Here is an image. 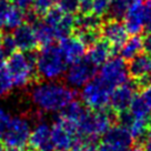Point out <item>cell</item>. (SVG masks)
Instances as JSON below:
<instances>
[{
	"label": "cell",
	"mask_w": 151,
	"mask_h": 151,
	"mask_svg": "<svg viewBox=\"0 0 151 151\" xmlns=\"http://www.w3.org/2000/svg\"><path fill=\"white\" fill-rule=\"evenodd\" d=\"M79 1V11L81 14H90L92 11L93 0H78Z\"/></svg>",
	"instance_id": "38"
},
{
	"label": "cell",
	"mask_w": 151,
	"mask_h": 151,
	"mask_svg": "<svg viewBox=\"0 0 151 151\" xmlns=\"http://www.w3.org/2000/svg\"><path fill=\"white\" fill-rule=\"evenodd\" d=\"M112 89L108 87L98 77L87 82L81 89L82 104L91 110H102L109 106L110 94Z\"/></svg>",
	"instance_id": "5"
},
{
	"label": "cell",
	"mask_w": 151,
	"mask_h": 151,
	"mask_svg": "<svg viewBox=\"0 0 151 151\" xmlns=\"http://www.w3.org/2000/svg\"><path fill=\"white\" fill-rule=\"evenodd\" d=\"M59 48L68 65L85 57L86 46L77 37L68 36L59 40Z\"/></svg>",
	"instance_id": "16"
},
{
	"label": "cell",
	"mask_w": 151,
	"mask_h": 151,
	"mask_svg": "<svg viewBox=\"0 0 151 151\" xmlns=\"http://www.w3.org/2000/svg\"><path fill=\"white\" fill-rule=\"evenodd\" d=\"M24 21V12L22 9H20L18 7H16L14 5H12L11 9L9 11L8 18L6 21L5 29L7 30H14L18 26L22 24Z\"/></svg>",
	"instance_id": "27"
},
{
	"label": "cell",
	"mask_w": 151,
	"mask_h": 151,
	"mask_svg": "<svg viewBox=\"0 0 151 151\" xmlns=\"http://www.w3.org/2000/svg\"><path fill=\"white\" fill-rule=\"evenodd\" d=\"M129 149L124 148V147L116 146V145H111V143H107V142L102 141L100 143V146L98 147V150L99 151H128Z\"/></svg>",
	"instance_id": "37"
},
{
	"label": "cell",
	"mask_w": 151,
	"mask_h": 151,
	"mask_svg": "<svg viewBox=\"0 0 151 151\" xmlns=\"http://www.w3.org/2000/svg\"><path fill=\"white\" fill-rule=\"evenodd\" d=\"M12 87H14V83L6 68L0 70V98L8 96L10 91L12 90Z\"/></svg>",
	"instance_id": "29"
},
{
	"label": "cell",
	"mask_w": 151,
	"mask_h": 151,
	"mask_svg": "<svg viewBox=\"0 0 151 151\" xmlns=\"http://www.w3.org/2000/svg\"><path fill=\"white\" fill-rule=\"evenodd\" d=\"M129 1H131V2H132V1H134V0H129Z\"/></svg>",
	"instance_id": "49"
},
{
	"label": "cell",
	"mask_w": 151,
	"mask_h": 151,
	"mask_svg": "<svg viewBox=\"0 0 151 151\" xmlns=\"http://www.w3.org/2000/svg\"><path fill=\"white\" fill-rule=\"evenodd\" d=\"M140 146L143 148L145 151H151V129L150 131H149V133L147 134V137L143 139V141L141 142Z\"/></svg>",
	"instance_id": "42"
},
{
	"label": "cell",
	"mask_w": 151,
	"mask_h": 151,
	"mask_svg": "<svg viewBox=\"0 0 151 151\" xmlns=\"http://www.w3.org/2000/svg\"><path fill=\"white\" fill-rule=\"evenodd\" d=\"M76 37L86 47H90L99 40L100 29H76Z\"/></svg>",
	"instance_id": "25"
},
{
	"label": "cell",
	"mask_w": 151,
	"mask_h": 151,
	"mask_svg": "<svg viewBox=\"0 0 151 151\" xmlns=\"http://www.w3.org/2000/svg\"><path fill=\"white\" fill-rule=\"evenodd\" d=\"M11 7H12V4H10L8 0H0V30L5 29L6 21Z\"/></svg>",
	"instance_id": "32"
},
{
	"label": "cell",
	"mask_w": 151,
	"mask_h": 151,
	"mask_svg": "<svg viewBox=\"0 0 151 151\" xmlns=\"http://www.w3.org/2000/svg\"><path fill=\"white\" fill-rule=\"evenodd\" d=\"M6 151H24V149H18V148H8Z\"/></svg>",
	"instance_id": "45"
},
{
	"label": "cell",
	"mask_w": 151,
	"mask_h": 151,
	"mask_svg": "<svg viewBox=\"0 0 151 151\" xmlns=\"http://www.w3.org/2000/svg\"><path fill=\"white\" fill-rule=\"evenodd\" d=\"M141 97L145 99V101L150 106V108H151V85H149L148 87L142 89Z\"/></svg>",
	"instance_id": "41"
},
{
	"label": "cell",
	"mask_w": 151,
	"mask_h": 151,
	"mask_svg": "<svg viewBox=\"0 0 151 151\" xmlns=\"http://www.w3.org/2000/svg\"><path fill=\"white\" fill-rule=\"evenodd\" d=\"M101 24V18L92 12L75 17V29H100Z\"/></svg>",
	"instance_id": "24"
},
{
	"label": "cell",
	"mask_w": 151,
	"mask_h": 151,
	"mask_svg": "<svg viewBox=\"0 0 151 151\" xmlns=\"http://www.w3.org/2000/svg\"><path fill=\"white\" fill-rule=\"evenodd\" d=\"M118 51L123 60H131L132 58L143 51L142 37L139 35H131V37L128 38L122 43V46L119 48Z\"/></svg>",
	"instance_id": "19"
},
{
	"label": "cell",
	"mask_w": 151,
	"mask_h": 151,
	"mask_svg": "<svg viewBox=\"0 0 151 151\" xmlns=\"http://www.w3.org/2000/svg\"><path fill=\"white\" fill-rule=\"evenodd\" d=\"M142 47L143 52L151 56V33H147L145 37H142Z\"/></svg>",
	"instance_id": "39"
},
{
	"label": "cell",
	"mask_w": 151,
	"mask_h": 151,
	"mask_svg": "<svg viewBox=\"0 0 151 151\" xmlns=\"http://www.w3.org/2000/svg\"><path fill=\"white\" fill-rule=\"evenodd\" d=\"M30 132L31 126L28 119L26 117H14L10 119L1 140L7 148L24 149L28 145Z\"/></svg>",
	"instance_id": "7"
},
{
	"label": "cell",
	"mask_w": 151,
	"mask_h": 151,
	"mask_svg": "<svg viewBox=\"0 0 151 151\" xmlns=\"http://www.w3.org/2000/svg\"><path fill=\"white\" fill-rule=\"evenodd\" d=\"M128 35L129 33L124 24L118 19L109 18L100 26V36H102L114 50H119V48L128 39Z\"/></svg>",
	"instance_id": "13"
},
{
	"label": "cell",
	"mask_w": 151,
	"mask_h": 151,
	"mask_svg": "<svg viewBox=\"0 0 151 151\" xmlns=\"http://www.w3.org/2000/svg\"><path fill=\"white\" fill-rule=\"evenodd\" d=\"M0 151H6V147L4 146L2 142H0Z\"/></svg>",
	"instance_id": "47"
},
{
	"label": "cell",
	"mask_w": 151,
	"mask_h": 151,
	"mask_svg": "<svg viewBox=\"0 0 151 151\" xmlns=\"http://www.w3.org/2000/svg\"><path fill=\"white\" fill-rule=\"evenodd\" d=\"M66 59L58 45L42 46L36 55V73L42 80H58L67 70Z\"/></svg>",
	"instance_id": "3"
},
{
	"label": "cell",
	"mask_w": 151,
	"mask_h": 151,
	"mask_svg": "<svg viewBox=\"0 0 151 151\" xmlns=\"http://www.w3.org/2000/svg\"><path fill=\"white\" fill-rule=\"evenodd\" d=\"M32 1L33 0H12L14 5L22 10L29 9L31 7V5H32Z\"/></svg>",
	"instance_id": "40"
},
{
	"label": "cell",
	"mask_w": 151,
	"mask_h": 151,
	"mask_svg": "<svg viewBox=\"0 0 151 151\" xmlns=\"http://www.w3.org/2000/svg\"><path fill=\"white\" fill-rule=\"evenodd\" d=\"M58 8L65 14H73L79 11V1L78 0H56Z\"/></svg>",
	"instance_id": "30"
},
{
	"label": "cell",
	"mask_w": 151,
	"mask_h": 151,
	"mask_svg": "<svg viewBox=\"0 0 151 151\" xmlns=\"http://www.w3.org/2000/svg\"><path fill=\"white\" fill-rule=\"evenodd\" d=\"M86 111H87V109L85 108V104L82 102L77 101V100H72L60 111L61 112L60 117L67 121L76 124L80 120L81 117L85 114Z\"/></svg>",
	"instance_id": "20"
},
{
	"label": "cell",
	"mask_w": 151,
	"mask_h": 151,
	"mask_svg": "<svg viewBox=\"0 0 151 151\" xmlns=\"http://www.w3.org/2000/svg\"><path fill=\"white\" fill-rule=\"evenodd\" d=\"M147 122H148V126H149V128L151 129V111H150V114H149L148 119H147Z\"/></svg>",
	"instance_id": "46"
},
{
	"label": "cell",
	"mask_w": 151,
	"mask_h": 151,
	"mask_svg": "<svg viewBox=\"0 0 151 151\" xmlns=\"http://www.w3.org/2000/svg\"><path fill=\"white\" fill-rule=\"evenodd\" d=\"M102 142L121 146L129 149L133 146L134 141L126 128H123L120 124H117V126H111L102 134Z\"/></svg>",
	"instance_id": "17"
},
{
	"label": "cell",
	"mask_w": 151,
	"mask_h": 151,
	"mask_svg": "<svg viewBox=\"0 0 151 151\" xmlns=\"http://www.w3.org/2000/svg\"><path fill=\"white\" fill-rule=\"evenodd\" d=\"M28 143L38 151H56L51 138V127L46 121H39L31 129Z\"/></svg>",
	"instance_id": "14"
},
{
	"label": "cell",
	"mask_w": 151,
	"mask_h": 151,
	"mask_svg": "<svg viewBox=\"0 0 151 151\" xmlns=\"http://www.w3.org/2000/svg\"><path fill=\"white\" fill-rule=\"evenodd\" d=\"M6 67V55L0 50V70L5 69Z\"/></svg>",
	"instance_id": "43"
},
{
	"label": "cell",
	"mask_w": 151,
	"mask_h": 151,
	"mask_svg": "<svg viewBox=\"0 0 151 151\" xmlns=\"http://www.w3.org/2000/svg\"><path fill=\"white\" fill-rule=\"evenodd\" d=\"M130 112L132 113V116L137 119H142V120H147L149 114H150L151 108L150 106L147 104L145 99L140 96H134V98L132 99L131 104L129 106L128 109Z\"/></svg>",
	"instance_id": "23"
},
{
	"label": "cell",
	"mask_w": 151,
	"mask_h": 151,
	"mask_svg": "<svg viewBox=\"0 0 151 151\" xmlns=\"http://www.w3.org/2000/svg\"><path fill=\"white\" fill-rule=\"evenodd\" d=\"M5 68L14 87H26L36 75V55L32 51H14L8 56Z\"/></svg>",
	"instance_id": "4"
},
{
	"label": "cell",
	"mask_w": 151,
	"mask_h": 151,
	"mask_svg": "<svg viewBox=\"0 0 151 151\" xmlns=\"http://www.w3.org/2000/svg\"><path fill=\"white\" fill-rule=\"evenodd\" d=\"M131 1L129 0H111L107 14L111 19H121L127 11Z\"/></svg>",
	"instance_id": "26"
},
{
	"label": "cell",
	"mask_w": 151,
	"mask_h": 151,
	"mask_svg": "<svg viewBox=\"0 0 151 151\" xmlns=\"http://www.w3.org/2000/svg\"><path fill=\"white\" fill-rule=\"evenodd\" d=\"M146 5L142 0H134L123 16V24L130 35H140L145 28Z\"/></svg>",
	"instance_id": "12"
},
{
	"label": "cell",
	"mask_w": 151,
	"mask_h": 151,
	"mask_svg": "<svg viewBox=\"0 0 151 151\" xmlns=\"http://www.w3.org/2000/svg\"><path fill=\"white\" fill-rule=\"evenodd\" d=\"M113 52H114V49H113L112 46L108 41H106V40H98L92 46H90L87 58L93 65L98 67L101 66L102 63L107 61Z\"/></svg>",
	"instance_id": "18"
},
{
	"label": "cell",
	"mask_w": 151,
	"mask_h": 151,
	"mask_svg": "<svg viewBox=\"0 0 151 151\" xmlns=\"http://www.w3.org/2000/svg\"><path fill=\"white\" fill-rule=\"evenodd\" d=\"M116 113L107 109L102 110H87L80 120L76 123L78 136L82 141L97 142L116 120Z\"/></svg>",
	"instance_id": "2"
},
{
	"label": "cell",
	"mask_w": 151,
	"mask_h": 151,
	"mask_svg": "<svg viewBox=\"0 0 151 151\" xmlns=\"http://www.w3.org/2000/svg\"><path fill=\"white\" fill-rule=\"evenodd\" d=\"M97 75V66L93 65L87 57L70 63L65 72L67 85L72 89H79L93 79Z\"/></svg>",
	"instance_id": "8"
},
{
	"label": "cell",
	"mask_w": 151,
	"mask_h": 151,
	"mask_svg": "<svg viewBox=\"0 0 151 151\" xmlns=\"http://www.w3.org/2000/svg\"><path fill=\"white\" fill-rule=\"evenodd\" d=\"M16 43V47L20 51H33L39 45L36 37V32L33 26L29 22H22L11 35Z\"/></svg>",
	"instance_id": "15"
},
{
	"label": "cell",
	"mask_w": 151,
	"mask_h": 151,
	"mask_svg": "<svg viewBox=\"0 0 151 151\" xmlns=\"http://www.w3.org/2000/svg\"><path fill=\"white\" fill-rule=\"evenodd\" d=\"M52 29L55 31L56 39H58V40L70 36L71 32L75 29V17L72 14H65L63 17L60 19V21L55 27H52Z\"/></svg>",
	"instance_id": "22"
},
{
	"label": "cell",
	"mask_w": 151,
	"mask_h": 151,
	"mask_svg": "<svg viewBox=\"0 0 151 151\" xmlns=\"http://www.w3.org/2000/svg\"><path fill=\"white\" fill-rule=\"evenodd\" d=\"M146 19H145V28L147 33H151V0H146Z\"/></svg>",
	"instance_id": "36"
},
{
	"label": "cell",
	"mask_w": 151,
	"mask_h": 151,
	"mask_svg": "<svg viewBox=\"0 0 151 151\" xmlns=\"http://www.w3.org/2000/svg\"><path fill=\"white\" fill-rule=\"evenodd\" d=\"M137 89L138 86L134 81L132 82L127 81L122 85L116 87L110 94V100H109V106L111 107L113 112L117 114L121 111L128 110L132 99L136 96Z\"/></svg>",
	"instance_id": "11"
},
{
	"label": "cell",
	"mask_w": 151,
	"mask_h": 151,
	"mask_svg": "<svg viewBox=\"0 0 151 151\" xmlns=\"http://www.w3.org/2000/svg\"><path fill=\"white\" fill-rule=\"evenodd\" d=\"M16 49H17V47H16V43H14L12 36H10V35L5 36L4 39H2V43H1V49L0 50L4 52L6 56H10L12 52L16 51Z\"/></svg>",
	"instance_id": "33"
},
{
	"label": "cell",
	"mask_w": 151,
	"mask_h": 151,
	"mask_svg": "<svg viewBox=\"0 0 151 151\" xmlns=\"http://www.w3.org/2000/svg\"><path fill=\"white\" fill-rule=\"evenodd\" d=\"M71 151H99L98 150V146L96 142H89L83 141L79 143L78 146H76Z\"/></svg>",
	"instance_id": "35"
},
{
	"label": "cell",
	"mask_w": 151,
	"mask_h": 151,
	"mask_svg": "<svg viewBox=\"0 0 151 151\" xmlns=\"http://www.w3.org/2000/svg\"><path fill=\"white\" fill-rule=\"evenodd\" d=\"M56 5V0H33L31 5V12L37 17H45L48 11Z\"/></svg>",
	"instance_id": "28"
},
{
	"label": "cell",
	"mask_w": 151,
	"mask_h": 151,
	"mask_svg": "<svg viewBox=\"0 0 151 151\" xmlns=\"http://www.w3.org/2000/svg\"><path fill=\"white\" fill-rule=\"evenodd\" d=\"M31 24L33 26L35 32H36V37H37V40L39 45L46 46V45L52 43L53 40H57L53 29H52L51 26H49L47 22H45V21H39L37 19V20L33 21Z\"/></svg>",
	"instance_id": "21"
},
{
	"label": "cell",
	"mask_w": 151,
	"mask_h": 151,
	"mask_svg": "<svg viewBox=\"0 0 151 151\" xmlns=\"http://www.w3.org/2000/svg\"><path fill=\"white\" fill-rule=\"evenodd\" d=\"M75 97V90L58 80H42L31 86L29 90L33 106L45 113L60 112Z\"/></svg>",
	"instance_id": "1"
},
{
	"label": "cell",
	"mask_w": 151,
	"mask_h": 151,
	"mask_svg": "<svg viewBox=\"0 0 151 151\" xmlns=\"http://www.w3.org/2000/svg\"><path fill=\"white\" fill-rule=\"evenodd\" d=\"M128 68L126 60L121 57L109 58L107 61L101 65L98 78L106 85L114 89L116 87L122 85L128 81Z\"/></svg>",
	"instance_id": "9"
},
{
	"label": "cell",
	"mask_w": 151,
	"mask_h": 151,
	"mask_svg": "<svg viewBox=\"0 0 151 151\" xmlns=\"http://www.w3.org/2000/svg\"><path fill=\"white\" fill-rule=\"evenodd\" d=\"M128 151H145V150H143V148L140 145H137V146H132Z\"/></svg>",
	"instance_id": "44"
},
{
	"label": "cell",
	"mask_w": 151,
	"mask_h": 151,
	"mask_svg": "<svg viewBox=\"0 0 151 151\" xmlns=\"http://www.w3.org/2000/svg\"><path fill=\"white\" fill-rule=\"evenodd\" d=\"M2 39H4V36H2V33L0 32V49H1V43H2Z\"/></svg>",
	"instance_id": "48"
},
{
	"label": "cell",
	"mask_w": 151,
	"mask_h": 151,
	"mask_svg": "<svg viewBox=\"0 0 151 151\" xmlns=\"http://www.w3.org/2000/svg\"><path fill=\"white\" fill-rule=\"evenodd\" d=\"M10 119H11V116L10 113L4 109L2 107H0V140L2 138V134L5 133L6 129H7V126L9 123Z\"/></svg>",
	"instance_id": "34"
},
{
	"label": "cell",
	"mask_w": 151,
	"mask_h": 151,
	"mask_svg": "<svg viewBox=\"0 0 151 151\" xmlns=\"http://www.w3.org/2000/svg\"><path fill=\"white\" fill-rule=\"evenodd\" d=\"M51 138L56 151H70L83 142L78 136L75 123L69 122L61 117L51 126Z\"/></svg>",
	"instance_id": "6"
},
{
	"label": "cell",
	"mask_w": 151,
	"mask_h": 151,
	"mask_svg": "<svg viewBox=\"0 0 151 151\" xmlns=\"http://www.w3.org/2000/svg\"><path fill=\"white\" fill-rule=\"evenodd\" d=\"M128 75L138 86V89H143L151 85V56L141 52L127 65Z\"/></svg>",
	"instance_id": "10"
},
{
	"label": "cell",
	"mask_w": 151,
	"mask_h": 151,
	"mask_svg": "<svg viewBox=\"0 0 151 151\" xmlns=\"http://www.w3.org/2000/svg\"><path fill=\"white\" fill-rule=\"evenodd\" d=\"M111 0H93L92 4V14H97V16H104L108 12L109 6H110Z\"/></svg>",
	"instance_id": "31"
}]
</instances>
